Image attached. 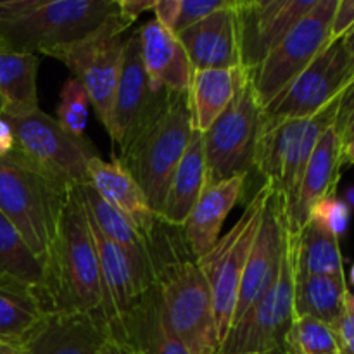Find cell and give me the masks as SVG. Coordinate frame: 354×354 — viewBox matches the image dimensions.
<instances>
[{
	"label": "cell",
	"mask_w": 354,
	"mask_h": 354,
	"mask_svg": "<svg viewBox=\"0 0 354 354\" xmlns=\"http://www.w3.org/2000/svg\"><path fill=\"white\" fill-rule=\"evenodd\" d=\"M341 168L342 142L332 124L320 137L304 169L296 206L292 213L286 216L289 230L299 232L310 220L311 209L320 201L335 196L339 178H341Z\"/></svg>",
	"instance_id": "ffe728a7"
},
{
	"label": "cell",
	"mask_w": 354,
	"mask_h": 354,
	"mask_svg": "<svg viewBox=\"0 0 354 354\" xmlns=\"http://www.w3.org/2000/svg\"><path fill=\"white\" fill-rule=\"evenodd\" d=\"M206 187L203 133L194 131L185 154L169 178L158 218L169 227H185L197 199Z\"/></svg>",
	"instance_id": "603a6c76"
},
{
	"label": "cell",
	"mask_w": 354,
	"mask_h": 354,
	"mask_svg": "<svg viewBox=\"0 0 354 354\" xmlns=\"http://www.w3.org/2000/svg\"><path fill=\"white\" fill-rule=\"evenodd\" d=\"M249 82V73L242 66L194 71L189 88V104L194 128L206 131L223 114L242 86Z\"/></svg>",
	"instance_id": "cb8c5ba5"
},
{
	"label": "cell",
	"mask_w": 354,
	"mask_h": 354,
	"mask_svg": "<svg viewBox=\"0 0 354 354\" xmlns=\"http://www.w3.org/2000/svg\"><path fill=\"white\" fill-rule=\"evenodd\" d=\"M287 239V220L283 209V199L273 190L263 207L258 234L249 252L248 265L239 289L237 306L234 313V324L268 290L277 279L282 263ZM232 324V325H234ZM232 328V327H230Z\"/></svg>",
	"instance_id": "2e32d148"
},
{
	"label": "cell",
	"mask_w": 354,
	"mask_h": 354,
	"mask_svg": "<svg viewBox=\"0 0 354 354\" xmlns=\"http://www.w3.org/2000/svg\"><path fill=\"white\" fill-rule=\"evenodd\" d=\"M61 99L57 106V118L64 130L75 137H85V128L88 123V107L90 100L85 88L76 82L73 76H69L64 82L61 90Z\"/></svg>",
	"instance_id": "d6a6232c"
},
{
	"label": "cell",
	"mask_w": 354,
	"mask_h": 354,
	"mask_svg": "<svg viewBox=\"0 0 354 354\" xmlns=\"http://www.w3.org/2000/svg\"><path fill=\"white\" fill-rule=\"evenodd\" d=\"M41 268L44 282L35 296L45 313H92L104 320L99 256L80 187L66 197Z\"/></svg>",
	"instance_id": "7a4b0ae2"
},
{
	"label": "cell",
	"mask_w": 354,
	"mask_h": 354,
	"mask_svg": "<svg viewBox=\"0 0 354 354\" xmlns=\"http://www.w3.org/2000/svg\"><path fill=\"white\" fill-rule=\"evenodd\" d=\"M109 337L106 322L92 313H50L30 341L28 354H100Z\"/></svg>",
	"instance_id": "d6986e66"
},
{
	"label": "cell",
	"mask_w": 354,
	"mask_h": 354,
	"mask_svg": "<svg viewBox=\"0 0 354 354\" xmlns=\"http://www.w3.org/2000/svg\"><path fill=\"white\" fill-rule=\"evenodd\" d=\"M335 6L337 0H317L287 37L249 71V83L261 109L279 97L330 41Z\"/></svg>",
	"instance_id": "8fae6325"
},
{
	"label": "cell",
	"mask_w": 354,
	"mask_h": 354,
	"mask_svg": "<svg viewBox=\"0 0 354 354\" xmlns=\"http://www.w3.org/2000/svg\"><path fill=\"white\" fill-rule=\"evenodd\" d=\"M147 245L152 287L168 327L190 354H216L220 341L213 296L183 228L158 220L147 235Z\"/></svg>",
	"instance_id": "6da1fadb"
},
{
	"label": "cell",
	"mask_w": 354,
	"mask_h": 354,
	"mask_svg": "<svg viewBox=\"0 0 354 354\" xmlns=\"http://www.w3.org/2000/svg\"><path fill=\"white\" fill-rule=\"evenodd\" d=\"M245 180L248 175H237L204 187L183 227L187 244L197 259L207 254L218 242L228 213L244 196Z\"/></svg>",
	"instance_id": "7402d4cb"
},
{
	"label": "cell",
	"mask_w": 354,
	"mask_h": 354,
	"mask_svg": "<svg viewBox=\"0 0 354 354\" xmlns=\"http://www.w3.org/2000/svg\"><path fill=\"white\" fill-rule=\"evenodd\" d=\"M297 237L287 227L286 249L277 279L265 294L235 322L216 354H283L294 324Z\"/></svg>",
	"instance_id": "ba28073f"
},
{
	"label": "cell",
	"mask_w": 354,
	"mask_h": 354,
	"mask_svg": "<svg viewBox=\"0 0 354 354\" xmlns=\"http://www.w3.org/2000/svg\"><path fill=\"white\" fill-rule=\"evenodd\" d=\"M315 3L317 0H235L242 68L252 71Z\"/></svg>",
	"instance_id": "9a60e30c"
},
{
	"label": "cell",
	"mask_w": 354,
	"mask_h": 354,
	"mask_svg": "<svg viewBox=\"0 0 354 354\" xmlns=\"http://www.w3.org/2000/svg\"><path fill=\"white\" fill-rule=\"evenodd\" d=\"M45 317L33 290L0 286V342L24 346Z\"/></svg>",
	"instance_id": "f546056e"
},
{
	"label": "cell",
	"mask_w": 354,
	"mask_h": 354,
	"mask_svg": "<svg viewBox=\"0 0 354 354\" xmlns=\"http://www.w3.org/2000/svg\"><path fill=\"white\" fill-rule=\"evenodd\" d=\"M100 354H138L137 349L127 342L124 339L114 337V335H109L104 342L102 349H100Z\"/></svg>",
	"instance_id": "b9f144b4"
},
{
	"label": "cell",
	"mask_w": 354,
	"mask_h": 354,
	"mask_svg": "<svg viewBox=\"0 0 354 354\" xmlns=\"http://www.w3.org/2000/svg\"><path fill=\"white\" fill-rule=\"evenodd\" d=\"M354 26V0H337L330 26V40L342 38Z\"/></svg>",
	"instance_id": "74e56055"
},
{
	"label": "cell",
	"mask_w": 354,
	"mask_h": 354,
	"mask_svg": "<svg viewBox=\"0 0 354 354\" xmlns=\"http://www.w3.org/2000/svg\"><path fill=\"white\" fill-rule=\"evenodd\" d=\"M272 192V185L263 183L261 189L245 204L244 213L241 214L237 223L223 237L218 239L207 254L199 258V266L209 283L211 296H213L214 320H216L220 346L234 324L242 275L248 265L252 242L258 234L263 207Z\"/></svg>",
	"instance_id": "9c48e42d"
},
{
	"label": "cell",
	"mask_w": 354,
	"mask_h": 354,
	"mask_svg": "<svg viewBox=\"0 0 354 354\" xmlns=\"http://www.w3.org/2000/svg\"><path fill=\"white\" fill-rule=\"evenodd\" d=\"M351 283L354 286V265H353V268H351Z\"/></svg>",
	"instance_id": "c3c4849f"
},
{
	"label": "cell",
	"mask_w": 354,
	"mask_h": 354,
	"mask_svg": "<svg viewBox=\"0 0 354 354\" xmlns=\"http://www.w3.org/2000/svg\"><path fill=\"white\" fill-rule=\"evenodd\" d=\"M3 111H6V102H3V99L0 97V116L3 114Z\"/></svg>",
	"instance_id": "7dc6e473"
},
{
	"label": "cell",
	"mask_w": 354,
	"mask_h": 354,
	"mask_svg": "<svg viewBox=\"0 0 354 354\" xmlns=\"http://www.w3.org/2000/svg\"><path fill=\"white\" fill-rule=\"evenodd\" d=\"M283 354H296V353H283Z\"/></svg>",
	"instance_id": "f907efd6"
},
{
	"label": "cell",
	"mask_w": 354,
	"mask_h": 354,
	"mask_svg": "<svg viewBox=\"0 0 354 354\" xmlns=\"http://www.w3.org/2000/svg\"><path fill=\"white\" fill-rule=\"evenodd\" d=\"M0 354H28V351L24 346L3 344V342H0Z\"/></svg>",
	"instance_id": "f6af8a7d"
},
{
	"label": "cell",
	"mask_w": 354,
	"mask_h": 354,
	"mask_svg": "<svg viewBox=\"0 0 354 354\" xmlns=\"http://www.w3.org/2000/svg\"><path fill=\"white\" fill-rule=\"evenodd\" d=\"M259 123L261 106L248 82L223 114L203 131L206 185L249 175L254 168Z\"/></svg>",
	"instance_id": "7c38bea8"
},
{
	"label": "cell",
	"mask_w": 354,
	"mask_h": 354,
	"mask_svg": "<svg viewBox=\"0 0 354 354\" xmlns=\"http://www.w3.org/2000/svg\"><path fill=\"white\" fill-rule=\"evenodd\" d=\"M296 273L299 277L344 275V259L339 239L311 218L301 228L297 237Z\"/></svg>",
	"instance_id": "f1b7e54d"
},
{
	"label": "cell",
	"mask_w": 354,
	"mask_h": 354,
	"mask_svg": "<svg viewBox=\"0 0 354 354\" xmlns=\"http://www.w3.org/2000/svg\"><path fill=\"white\" fill-rule=\"evenodd\" d=\"M7 120L16 137L10 158L64 190L88 183V162L99 156L88 138L71 135L41 109Z\"/></svg>",
	"instance_id": "8992f818"
},
{
	"label": "cell",
	"mask_w": 354,
	"mask_h": 354,
	"mask_svg": "<svg viewBox=\"0 0 354 354\" xmlns=\"http://www.w3.org/2000/svg\"><path fill=\"white\" fill-rule=\"evenodd\" d=\"M311 220H317L318 223L324 225L327 230H330L335 237H342L348 232L349 218H351V209L344 201L337 197H327L320 201L317 206L311 209Z\"/></svg>",
	"instance_id": "836d02e7"
},
{
	"label": "cell",
	"mask_w": 354,
	"mask_h": 354,
	"mask_svg": "<svg viewBox=\"0 0 354 354\" xmlns=\"http://www.w3.org/2000/svg\"><path fill=\"white\" fill-rule=\"evenodd\" d=\"M342 93L315 116L280 121L272 127L259 128L254 169L261 173L265 183L282 196L286 216H289L296 206L304 169L318 140L324 131L335 123Z\"/></svg>",
	"instance_id": "5b68a950"
},
{
	"label": "cell",
	"mask_w": 354,
	"mask_h": 354,
	"mask_svg": "<svg viewBox=\"0 0 354 354\" xmlns=\"http://www.w3.org/2000/svg\"><path fill=\"white\" fill-rule=\"evenodd\" d=\"M88 183L107 204L120 211L145 239L158 223V214L152 211L140 185L120 161H104L95 156L88 162Z\"/></svg>",
	"instance_id": "44dd1931"
},
{
	"label": "cell",
	"mask_w": 354,
	"mask_h": 354,
	"mask_svg": "<svg viewBox=\"0 0 354 354\" xmlns=\"http://www.w3.org/2000/svg\"><path fill=\"white\" fill-rule=\"evenodd\" d=\"M349 301H351V304L354 306V296L351 294V296H349Z\"/></svg>",
	"instance_id": "681fc988"
},
{
	"label": "cell",
	"mask_w": 354,
	"mask_h": 354,
	"mask_svg": "<svg viewBox=\"0 0 354 354\" xmlns=\"http://www.w3.org/2000/svg\"><path fill=\"white\" fill-rule=\"evenodd\" d=\"M194 131L189 93H171L165 111L142 131L120 161L159 213L169 178L185 154Z\"/></svg>",
	"instance_id": "277c9868"
},
{
	"label": "cell",
	"mask_w": 354,
	"mask_h": 354,
	"mask_svg": "<svg viewBox=\"0 0 354 354\" xmlns=\"http://www.w3.org/2000/svg\"><path fill=\"white\" fill-rule=\"evenodd\" d=\"M114 337L130 342L138 354H190L165 322L154 287L124 318Z\"/></svg>",
	"instance_id": "d4e9b609"
},
{
	"label": "cell",
	"mask_w": 354,
	"mask_h": 354,
	"mask_svg": "<svg viewBox=\"0 0 354 354\" xmlns=\"http://www.w3.org/2000/svg\"><path fill=\"white\" fill-rule=\"evenodd\" d=\"M152 12H154V19L158 23H161L162 26L173 31L176 19H178L180 0H156Z\"/></svg>",
	"instance_id": "f35d334b"
},
{
	"label": "cell",
	"mask_w": 354,
	"mask_h": 354,
	"mask_svg": "<svg viewBox=\"0 0 354 354\" xmlns=\"http://www.w3.org/2000/svg\"><path fill=\"white\" fill-rule=\"evenodd\" d=\"M344 203L348 204L349 209H354V185L349 187V189H346V192H344Z\"/></svg>",
	"instance_id": "bcb514c9"
},
{
	"label": "cell",
	"mask_w": 354,
	"mask_h": 354,
	"mask_svg": "<svg viewBox=\"0 0 354 354\" xmlns=\"http://www.w3.org/2000/svg\"><path fill=\"white\" fill-rule=\"evenodd\" d=\"M169 97L171 92L151 85L142 64L138 35H130L124 45L123 68L106 127L114 147L120 152L116 159L123 158L142 131L165 111Z\"/></svg>",
	"instance_id": "5bb4252c"
},
{
	"label": "cell",
	"mask_w": 354,
	"mask_h": 354,
	"mask_svg": "<svg viewBox=\"0 0 354 354\" xmlns=\"http://www.w3.org/2000/svg\"><path fill=\"white\" fill-rule=\"evenodd\" d=\"M69 190L14 158H0V213L44 263L57 232Z\"/></svg>",
	"instance_id": "52a82bcc"
},
{
	"label": "cell",
	"mask_w": 354,
	"mask_h": 354,
	"mask_svg": "<svg viewBox=\"0 0 354 354\" xmlns=\"http://www.w3.org/2000/svg\"><path fill=\"white\" fill-rule=\"evenodd\" d=\"M334 330L335 335H337L341 354H354V306L349 299L341 320L335 324Z\"/></svg>",
	"instance_id": "8d00e7d4"
},
{
	"label": "cell",
	"mask_w": 354,
	"mask_h": 354,
	"mask_svg": "<svg viewBox=\"0 0 354 354\" xmlns=\"http://www.w3.org/2000/svg\"><path fill=\"white\" fill-rule=\"evenodd\" d=\"M44 282L41 263L14 225L0 213V286H16L37 292Z\"/></svg>",
	"instance_id": "4dcf8cb0"
},
{
	"label": "cell",
	"mask_w": 354,
	"mask_h": 354,
	"mask_svg": "<svg viewBox=\"0 0 354 354\" xmlns=\"http://www.w3.org/2000/svg\"><path fill=\"white\" fill-rule=\"evenodd\" d=\"M176 37L182 41L194 71L242 66L235 0H227L221 9L180 31Z\"/></svg>",
	"instance_id": "e0dca14e"
},
{
	"label": "cell",
	"mask_w": 354,
	"mask_h": 354,
	"mask_svg": "<svg viewBox=\"0 0 354 354\" xmlns=\"http://www.w3.org/2000/svg\"><path fill=\"white\" fill-rule=\"evenodd\" d=\"M80 194H82L83 204L88 218L92 223L106 235L107 239L123 248L131 258L137 259L142 266L151 268V259H149V245L147 239L120 213L114 209L111 204H107L90 183L80 185Z\"/></svg>",
	"instance_id": "83f0119b"
},
{
	"label": "cell",
	"mask_w": 354,
	"mask_h": 354,
	"mask_svg": "<svg viewBox=\"0 0 354 354\" xmlns=\"http://www.w3.org/2000/svg\"><path fill=\"white\" fill-rule=\"evenodd\" d=\"M118 12L114 0H0V45L50 57Z\"/></svg>",
	"instance_id": "3957f363"
},
{
	"label": "cell",
	"mask_w": 354,
	"mask_h": 354,
	"mask_svg": "<svg viewBox=\"0 0 354 354\" xmlns=\"http://www.w3.org/2000/svg\"><path fill=\"white\" fill-rule=\"evenodd\" d=\"M283 353L341 354L334 327L311 317L294 318Z\"/></svg>",
	"instance_id": "1f68e13d"
},
{
	"label": "cell",
	"mask_w": 354,
	"mask_h": 354,
	"mask_svg": "<svg viewBox=\"0 0 354 354\" xmlns=\"http://www.w3.org/2000/svg\"><path fill=\"white\" fill-rule=\"evenodd\" d=\"M225 3H227V0H180L178 19L173 28V33L178 35L180 31L199 23L204 17L213 14L214 10L221 9Z\"/></svg>",
	"instance_id": "e575fe53"
},
{
	"label": "cell",
	"mask_w": 354,
	"mask_h": 354,
	"mask_svg": "<svg viewBox=\"0 0 354 354\" xmlns=\"http://www.w3.org/2000/svg\"><path fill=\"white\" fill-rule=\"evenodd\" d=\"M334 127L341 137L342 147L354 140V82L342 93Z\"/></svg>",
	"instance_id": "d590c367"
},
{
	"label": "cell",
	"mask_w": 354,
	"mask_h": 354,
	"mask_svg": "<svg viewBox=\"0 0 354 354\" xmlns=\"http://www.w3.org/2000/svg\"><path fill=\"white\" fill-rule=\"evenodd\" d=\"M16 147V137L10 121L6 116H0V158H9Z\"/></svg>",
	"instance_id": "60d3db41"
},
{
	"label": "cell",
	"mask_w": 354,
	"mask_h": 354,
	"mask_svg": "<svg viewBox=\"0 0 354 354\" xmlns=\"http://www.w3.org/2000/svg\"><path fill=\"white\" fill-rule=\"evenodd\" d=\"M38 55L10 50L0 45V97L6 102L2 116L16 118L38 107Z\"/></svg>",
	"instance_id": "484cf974"
},
{
	"label": "cell",
	"mask_w": 354,
	"mask_h": 354,
	"mask_svg": "<svg viewBox=\"0 0 354 354\" xmlns=\"http://www.w3.org/2000/svg\"><path fill=\"white\" fill-rule=\"evenodd\" d=\"M130 26L118 12L82 40L66 45L50 55L68 66L73 78L85 88L104 127L109 123L128 40L124 31Z\"/></svg>",
	"instance_id": "30bf717a"
},
{
	"label": "cell",
	"mask_w": 354,
	"mask_h": 354,
	"mask_svg": "<svg viewBox=\"0 0 354 354\" xmlns=\"http://www.w3.org/2000/svg\"><path fill=\"white\" fill-rule=\"evenodd\" d=\"M341 40H342V45H344V50L346 54H348L349 64H351V69L354 73V26L341 38Z\"/></svg>",
	"instance_id": "7bdbcfd3"
},
{
	"label": "cell",
	"mask_w": 354,
	"mask_h": 354,
	"mask_svg": "<svg viewBox=\"0 0 354 354\" xmlns=\"http://www.w3.org/2000/svg\"><path fill=\"white\" fill-rule=\"evenodd\" d=\"M137 35L142 64L151 85L171 93L189 92L194 68L178 37L156 19L142 24Z\"/></svg>",
	"instance_id": "ac0fdd59"
},
{
	"label": "cell",
	"mask_w": 354,
	"mask_h": 354,
	"mask_svg": "<svg viewBox=\"0 0 354 354\" xmlns=\"http://www.w3.org/2000/svg\"><path fill=\"white\" fill-rule=\"evenodd\" d=\"M354 82V73L341 38L330 40L289 86L261 109L259 128L287 120H304L337 99Z\"/></svg>",
	"instance_id": "4fadbf2b"
},
{
	"label": "cell",
	"mask_w": 354,
	"mask_h": 354,
	"mask_svg": "<svg viewBox=\"0 0 354 354\" xmlns=\"http://www.w3.org/2000/svg\"><path fill=\"white\" fill-rule=\"evenodd\" d=\"M342 165H354V140L342 147Z\"/></svg>",
	"instance_id": "ee69618b"
},
{
	"label": "cell",
	"mask_w": 354,
	"mask_h": 354,
	"mask_svg": "<svg viewBox=\"0 0 354 354\" xmlns=\"http://www.w3.org/2000/svg\"><path fill=\"white\" fill-rule=\"evenodd\" d=\"M346 275L299 277L294 287V318L311 317L335 327L349 299Z\"/></svg>",
	"instance_id": "4316f807"
},
{
	"label": "cell",
	"mask_w": 354,
	"mask_h": 354,
	"mask_svg": "<svg viewBox=\"0 0 354 354\" xmlns=\"http://www.w3.org/2000/svg\"><path fill=\"white\" fill-rule=\"evenodd\" d=\"M154 2L156 0H118V9L124 21L133 24L140 14H144L145 10H152Z\"/></svg>",
	"instance_id": "ab89813d"
}]
</instances>
